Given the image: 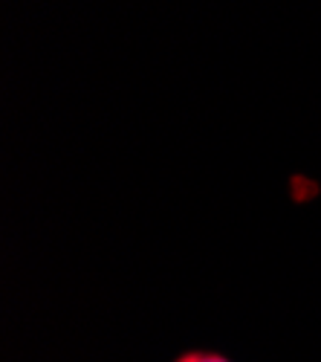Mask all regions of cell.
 I'll use <instances>...</instances> for the list:
<instances>
[{"mask_svg": "<svg viewBox=\"0 0 321 362\" xmlns=\"http://www.w3.org/2000/svg\"><path fill=\"white\" fill-rule=\"evenodd\" d=\"M177 362H229V359L220 356V354H202V351H197V354H186V356H180Z\"/></svg>", "mask_w": 321, "mask_h": 362, "instance_id": "cell-1", "label": "cell"}]
</instances>
